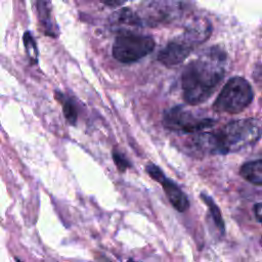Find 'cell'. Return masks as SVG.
Returning a JSON list of instances; mask_svg holds the SVG:
<instances>
[{
  "label": "cell",
  "mask_w": 262,
  "mask_h": 262,
  "mask_svg": "<svg viewBox=\"0 0 262 262\" xmlns=\"http://www.w3.org/2000/svg\"><path fill=\"white\" fill-rule=\"evenodd\" d=\"M184 6L181 0H145L141 2L136 15L140 25L159 26L180 17Z\"/></svg>",
  "instance_id": "cell-4"
},
{
  "label": "cell",
  "mask_w": 262,
  "mask_h": 262,
  "mask_svg": "<svg viewBox=\"0 0 262 262\" xmlns=\"http://www.w3.org/2000/svg\"><path fill=\"white\" fill-rule=\"evenodd\" d=\"M225 54L211 48L190 61L181 76L184 100L189 104L206 101L216 90L225 75Z\"/></svg>",
  "instance_id": "cell-2"
},
{
  "label": "cell",
  "mask_w": 262,
  "mask_h": 262,
  "mask_svg": "<svg viewBox=\"0 0 262 262\" xmlns=\"http://www.w3.org/2000/svg\"><path fill=\"white\" fill-rule=\"evenodd\" d=\"M16 261H17V262H23V261H20L19 259H16Z\"/></svg>",
  "instance_id": "cell-20"
},
{
  "label": "cell",
  "mask_w": 262,
  "mask_h": 262,
  "mask_svg": "<svg viewBox=\"0 0 262 262\" xmlns=\"http://www.w3.org/2000/svg\"><path fill=\"white\" fill-rule=\"evenodd\" d=\"M261 135V122L247 118L232 121L213 132L196 133L189 146L195 155H224L253 145Z\"/></svg>",
  "instance_id": "cell-1"
},
{
  "label": "cell",
  "mask_w": 262,
  "mask_h": 262,
  "mask_svg": "<svg viewBox=\"0 0 262 262\" xmlns=\"http://www.w3.org/2000/svg\"><path fill=\"white\" fill-rule=\"evenodd\" d=\"M201 199L207 205V207H208V209L211 213V216L213 218V221H214L215 225L217 226L218 230L223 234L224 230H225V225H224V221H223V218H222L221 211H220L219 207L216 205L215 201L210 195H208L207 193L202 192L201 193Z\"/></svg>",
  "instance_id": "cell-11"
},
{
  "label": "cell",
  "mask_w": 262,
  "mask_h": 262,
  "mask_svg": "<svg viewBox=\"0 0 262 262\" xmlns=\"http://www.w3.org/2000/svg\"><path fill=\"white\" fill-rule=\"evenodd\" d=\"M101 1H102L105 5L114 7V6H119V5L123 4L126 0H101Z\"/></svg>",
  "instance_id": "cell-19"
},
{
  "label": "cell",
  "mask_w": 262,
  "mask_h": 262,
  "mask_svg": "<svg viewBox=\"0 0 262 262\" xmlns=\"http://www.w3.org/2000/svg\"><path fill=\"white\" fill-rule=\"evenodd\" d=\"M253 76H254L257 83L262 84V63L256 66V68L254 70V73H253Z\"/></svg>",
  "instance_id": "cell-17"
},
{
  "label": "cell",
  "mask_w": 262,
  "mask_h": 262,
  "mask_svg": "<svg viewBox=\"0 0 262 262\" xmlns=\"http://www.w3.org/2000/svg\"><path fill=\"white\" fill-rule=\"evenodd\" d=\"M113 160L120 172H124L127 168L131 166L127 158H125L120 151H117V150L113 151Z\"/></svg>",
  "instance_id": "cell-15"
},
{
  "label": "cell",
  "mask_w": 262,
  "mask_h": 262,
  "mask_svg": "<svg viewBox=\"0 0 262 262\" xmlns=\"http://www.w3.org/2000/svg\"><path fill=\"white\" fill-rule=\"evenodd\" d=\"M37 9H38L39 19H40L43 28L45 29L46 34H48L50 36H55V33H54L55 29H54L53 23L51 20V15H50L46 0H38Z\"/></svg>",
  "instance_id": "cell-12"
},
{
  "label": "cell",
  "mask_w": 262,
  "mask_h": 262,
  "mask_svg": "<svg viewBox=\"0 0 262 262\" xmlns=\"http://www.w3.org/2000/svg\"><path fill=\"white\" fill-rule=\"evenodd\" d=\"M163 189L171 205L179 212H185L189 208V202L186 194L169 178L165 177L161 182Z\"/></svg>",
  "instance_id": "cell-8"
},
{
  "label": "cell",
  "mask_w": 262,
  "mask_h": 262,
  "mask_svg": "<svg viewBox=\"0 0 262 262\" xmlns=\"http://www.w3.org/2000/svg\"><path fill=\"white\" fill-rule=\"evenodd\" d=\"M155 45V40L150 36L124 34L116 38L112 52L118 61L130 63L149 54Z\"/></svg>",
  "instance_id": "cell-6"
},
{
  "label": "cell",
  "mask_w": 262,
  "mask_h": 262,
  "mask_svg": "<svg viewBox=\"0 0 262 262\" xmlns=\"http://www.w3.org/2000/svg\"><path fill=\"white\" fill-rule=\"evenodd\" d=\"M254 93L250 83L242 77L229 79L213 103V110L219 113L237 114L253 100Z\"/></svg>",
  "instance_id": "cell-3"
},
{
  "label": "cell",
  "mask_w": 262,
  "mask_h": 262,
  "mask_svg": "<svg viewBox=\"0 0 262 262\" xmlns=\"http://www.w3.org/2000/svg\"><path fill=\"white\" fill-rule=\"evenodd\" d=\"M194 44L184 35L170 41L159 53L158 59L166 67H174L186 59Z\"/></svg>",
  "instance_id": "cell-7"
},
{
  "label": "cell",
  "mask_w": 262,
  "mask_h": 262,
  "mask_svg": "<svg viewBox=\"0 0 262 262\" xmlns=\"http://www.w3.org/2000/svg\"><path fill=\"white\" fill-rule=\"evenodd\" d=\"M146 172H147V174L154 179V180H156V181H158V182H161L166 176H165V174L163 173V171L158 167V166H156V165H154V164H148L147 166H146Z\"/></svg>",
  "instance_id": "cell-16"
},
{
  "label": "cell",
  "mask_w": 262,
  "mask_h": 262,
  "mask_svg": "<svg viewBox=\"0 0 262 262\" xmlns=\"http://www.w3.org/2000/svg\"><path fill=\"white\" fill-rule=\"evenodd\" d=\"M62 108H63V114L68 122L72 125L76 124L77 121V108L75 104L71 100H62Z\"/></svg>",
  "instance_id": "cell-14"
},
{
  "label": "cell",
  "mask_w": 262,
  "mask_h": 262,
  "mask_svg": "<svg viewBox=\"0 0 262 262\" xmlns=\"http://www.w3.org/2000/svg\"><path fill=\"white\" fill-rule=\"evenodd\" d=\"M24 43L28 53V56L31 62L36 63L38 60V49L36 46V42L30 32H26L24 35Z\"/></svg>",
  "instance_id": "cell-13"
},
{
  "label": "cell",
  "mask_w": 262,
  "mask_h": 262,
  "mask_svg": "<svg viewBox=\"0 0 262 262\" xmlns=\"http://www.w3.org/2000/svg\"><path fill=\"white\" fill-rule=\"evenodd\" d=\"M254 213L256 219L262 224V203H258L254 206Z\"/></svg>",
  "instance_id": "cell-18"
},
{
  "label": "cell",
  "mask_w": 262,
  "mask_h": 262,
  "mask_svg": "<svg viewBox=\"0 0 262 262\" xmlns=\"http://www.w3.org/2000/svg\"><path fill=\"white\" fill-rule=\"evenodd\" d=\"M215 123L216 121L213 118L196 115L182 105L169 108L163 117L164 126L180 134L200 133L206 128L214 126Z\"/></svg>",
  "instance_id": "cell-5"
},
{
  "label": "cell",
  "mask_w": 262,
  "mask_h": 262,
  "mask_svg": "<svg viewBox=\"0 0 262 262\" xmlns=\"http://www.w3.org/2000/svg\"><path fill=\"white\" fill-rule=\"evenodd\" d=\"M239 175L252 184L262 185V159L245 163L239 169Z\"/></svg>",
  "instance_id": "cell-10"
},
{
  "label": "cell",
  "mask_w": 262,
  "mask_h": 262,
  "mask_svg": "<svg viewBox=\"0 0 262 262\" xmlns=\"http://www.w3.org/2000/svg\"><path fill=\"white\" fill-rule=\"evenodd\" d=\"M211 34V25L207 19L198 18L192 20L185 30L184 36L187 37L194 45L203 43Z\"/></svg>",
  "instance_id": "cell-9"
}]
</instances>
